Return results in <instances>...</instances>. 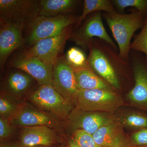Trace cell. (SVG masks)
Instances as JSON below:
<instances>
[{
  "label": "cell",
  "instance_id": "6da1fadb",
  "mask_svg": "<svg viewBox=\"0 0 147 147\" xmlns=\"http://www.w3.org/2000/svg\"><path fill=\"white\" fill-rule=\"evenodd\" d=\"M87 59L91 68L106 83L120 92L124 88V79L133 74L130 62L123 60L111 45L98 38L90 42Z\"/></svg>",
  "mask_w": 147,
  "mask_h": 147
},
{
  "label": "cell",
  "instance_id": "7a4b0ae2",
  "mask_svg": "<svg viewBox=\"0 0 147 147\" xmlns=\"http://www.w3.org/2000/svg\"><path fill=\"white\" fill-rule=\"evenodd\" d=\"M102 15L117 43L119 56L123 60L130 62L131 38L134 33L144 26L146 17L136 9L127 14L104 12Z\"/></svg>",
  "mask_w": 147,
  "mask_h": 147
},
{
  "label": "cell",
  "instance_id": "3957f363",
  "mask_svg": "<svg viewBox=\"0 0 147 147\" xmlns=\"http://www.w3.org/2000/svg\"><path fill=\"white\" fill-rule=\"evenodd\" d=\"M125 102L117 91L102 89L80 90L74 105L80 110L115 114Z\"/></svg>",
  "mask_w": 147,
  "mask_h": 147
},
{
  "label": "cell",
  "instance_id": "277c9868",
  "mask_svg": "<svg viewBox=\"0 0 147 147\" xmlns=\"http://www.w3.org/2000/svg\"><path fill=\"white\" fill-rule=\"evenodd\" d=\"M30 100L43 112L61 119H66L74 109L73 103L65 99L52 84L40 86L31 95Z\"/></svg>",
  "mask_w": 147,
  "mask_h": 147
},
{
  "label": "cell",
  "instance_id": "5b68a950",
  "mask_svg": "<svg viewBox=\"0 0 147 147\" xmlns=\"http://www.w3.org/2000/svg\"><path fill=\"white\" fill-rule=\"evenodd\" d=\"M130 62L134 84L127 94V103L147 113V57L134 51Z\"/></svg>",
  "mask_w": 147,
  "mask_h": 147
},
{
  "label": "cell",
  "instance_id": "8992f818",
  "mask_svg": "<svg viewBox=\"0 0 147 147\" xmlns=\"http://www.w3.org/2000/svg\"><path fill=\"white\" fill-rule=\"evenodd\" d=\"M77 21L78 18L69 14L54 17L38 16L30 24L28 42L33 45L40 40L56 36Z\"/></svg>",
  "mask_w": 147,
  "mask_h": 147
},
{
  "label": "cell",
  "instance_id": "52a82bcc",
  "mask_svg": "<svg viewBox=\"0 0 147 147\" xmlns=\"http://www.w3.org/2000/svg\"><path fill=\"white\" fill-rule=\"evenodd\" d=\"M35 1L24 0H1V22L18 24L23 26L30 23L39 15L40 5Z\"/></svg>",
  "mask_w": 147,
  "mask_h": 147
},
{
  "label": "cell",
  "instance_id": "ba28073f",
  "mask_svg": "<svg viewBox=\"0 0 147 147\" xmlns=\"http://www.w3.org/2000/svg\"><path fill=\"white\" fill-rule=\"evenodd\" d=\"M102 12L92 13L77 30L70 34L69 38L84 50L88 49L90 42L94 38L104 40L116 50L117 47L109 35L102 23Z\"/></svg>",
  "mask_w": 147,
  "mask_h": 147
},
{
  "label": "cell",
  "instance_id": "9c48e42d",
  "mask_svg": "<svg viewBox=\"0 0 147 147\" xmlns=\"http://www.w3.org/2000/svg\"><path fill=\"white\" fill-rule=\"evenodd\" d=\"M66 119L74 131L82 130L93 135L99 128L115 120V114L84 111L74 108Z\"/></svg>",
  "mask_w": 147,
  "mask_h": 147
},
{
  "label": "cell",
  "instance_id": "30bf717a",
  "mask_svg": "<svg viewBox=\"0 0 147 147\" xmlns=\"http://www.w3.org/2000/svg\"><path fill=\"white\" fill-rule=\"evenodd\" d=\"M70 26L56 36L40 40L34 43L28 51L26 57H35L48 64L54 65L58 55L63 49L70 35Z\"/></svg>",
  "mask_w": 147,
  "mask_h": 147
},
{
  "label": "cell",
  "instance_id": "8fae6325",
  "mask_svg": "<svg viewBox=\"0 0 147 147\" xmlns=\"http://www.w3.org/2000/svg\"><path fill=\"white\" fill-rule=\"evenodd\" d=\"M53 85L67 100L73 103L79 90L73 69L66 59H59L53 67Z\"/></svg>",
  "mask_w": 147,
  "mask_h": 147
},
{
  "label": "cell",
  "instance_id": "7c38bea8",
  "mask_svg": "<svg viewBox=\"0 0 147 147\" xmlns=\"http://www.w3.org/2000/svg\"><path fill=\"white\" fill-rule=\"evenodd\" d=\"M92 136L101 147H129L131 146L130 136L116 119L99 128Z\"/></svg>",
  "mask_w": 147,
  "mask_h": 147
},
{
  "label": "cell",
  "instance_id": "4fadbf2b",
  "mask_svg": "<svg viewBox=\"0 0 147 147\" xmlns=\"http://www.w3.org/2000/svg\"><path fill=\"white\" fill-rule=\"evenodd\" d=\"M15 67L23 70L36 80L40 86L52 84L54 66L35 57L24 56L13 61Z\"/></svg>",
  "mask_w": 147,
  "mask_h": 147
},
{
  "label": "cell",
  "instance_id": "5bb4252c",
  "mask_svg": "<svg viewBox=\"0 0 147 147\" xmlns=\"http://www.w3.org/2000/svg\"><path fill=\"white\" fill-rule=\"evenodd\" d=\"M0 30V62L5 63L11 53L23 44V26L14 24L3 23Z\"/></svg>",
  "mask_w": 147,
  "mask_h": 147
},
{
  "label": "cell",
  "instance_id": "9a60e30c",
  "mask_svg": "<svg viewBox=\"0 0 147 147\" xmlns=\"http://www.w3.org/2000/svg\"><path fill=\"white\" fill-rule=\"evenodd\" d=\"M9 121L11 125L24 127L40 125L50 127L55 123L54 119L44 112L27 107L18 110Z\"/></svg>",
  "mask_w": 147,
  "mask_h": 147
},
{
  "label": "cell",
  "instance_id": "2e32d148",
  "mask_svg": "<svg viewBox=\"0 0 147 147\" xmlns=\"http://www.w3.org/2000/svg\"><path fill=\"white\" fill-rule=\"evenodd\" d=\"M55 140L54 131L46 125L23 127L20 139L21 144L24 147L49 146Z\"/></svg>",
  "mask_w": 147,
  "mask_h": 147
},
{
  "label": "cell",
  "instance_id": "e0dca14e",
  "mask_svg": "<svg viewBox=\"0 0 147 147\" xmlns=\"http://www.w3.org/2000/svg\"><path fill=\"white\" fill-rule=\"evenodd\" d=\"M73 69L76 86L79 90L102 89L117 91L98 76L91 68L88 62L83 67Z\"/></svg>",
  "mask_w": 147,
  "mask_h": 147
},
{
  "label": "cell",
  "instance_id": "ac0fdd59",
  "mask_svg": "<svg viewBox=\"0 0 147 147\" xmlns=\"http://www.w3.org/2000/svg\"><path fill=\"white\" fill-rule=\"evenodd\" d=\"M74 0H42L39 2V16L54 17L65 15L75 8Z\"/></svg>",
  "mask_w": 147,
  "mask_h": 147
},
{
  "label": "cell",
  "instance_id": "d6986e66",
  "mask_svg": "<svg viewBox=\"0 0 147 147\" xmlns=\"http://www.w3.org/2000/svg\"><path fill=\"white\" fill-rule=\"evenodd\" d=\"M116 120L124 128L136 130L147 128V115L137 111H126L115 114Z\"/></svg>",
  "mask_w": 147,
  "mask_h": 147
},
{
  "label": "cell",
  "instance_id": "ffe728a7",
  "mask_svg": "<svg viewBox=\"0 0 147 147\" xmlns=\"http://www.w3.org/2000/svg\"><path fill=\"white\" fill-rule=\"evenodd\" d=\"M102 11L109 13L118 12L110 0H85L83 11L78 18L76 26H80L83 20L90 13Z\"/></svg>",
  "mask_w": 147,
  "mask_h": 147
},
{
  "label": "cell",
  "instance_id": "44dd1931",
  "mask_svg": "<svg viewBox=\"0 0 147 147\" xmlns=\"http://www.w3.org/2000/svg\"><path fill=\"white\" fill-rule=\"evenodd\" d=\"M32 77L29 74L16 72L11 74L8 80L10 89L15 93H21L29 88L32 82Z\"/></svg>",
  "mask_w": 147,
  "mask_h": 147
},
{
  "label": "cell",
  "instance_id": "7402d4cb",
  "mask_svg": "<svg viewBox=\"0 0 147 147\" xmlns=\"http://www.w3.org/2000/svg\"><path fill=\"white\" fill-rule=\"evenodd\" d=\"M118 13H123L125 8L133 7L147 16V0H111Z\"/></svg>",
  "mask_w": 147,
  "mask_h": 147
},
{
  "label": "cell",
  "instance_id": "603a6c76",
  "mask_svg": "<svg viewBox=\"0 0 147 147\" xmlns=\"http://www.w3.org/2000/svg\"><path fill=\"white\" fill-rule=\"evenodd\" d=\"M66 60L73 68H80L86 65L87 59L84 52L77 47H73L67 51Z\"/></svg>",
  "mask_w": 147,
  "mask_h": 147
},
{
  "label": "cell",
  "instance_id": "cb8c5ba5",
  "mask_svg": "<svg viewBox=\"0 0 147 147\" xmlns=\"http://www.w3.org/2000/svg\"><path fill=\"white\" fill-rule=\"evenodd\" d=\"M130 50L144 53L147 57V16L141 31L131 43Z\"/></svg>",
  "mask_w": 147,
  "mask_h": 147
},
{
  "label": "cell",
  "instance_id": "d4e9b609",
  "mask_svg": "<svg viewBox=\"0 0 147 147\" xmlns=\"http://www.w3.org/2000/svg\"><path fill=\"white\" fill-rule=\"evenodd\" d=\"M73 139L80 147H101L95 141L92 135L82 130L74 131Z\"/></svg>",
  "mask_w": 147,
  "mask_h": 147
},
{
  "label": "cell",
  "instance_id": "484cf974",
  "mask_svg": "<svg viewBox=\"0 0 147 147\" xmlns=\"http://www.w3.org/2000/svg\"><path fill=\"white\" fill-rule=\"evenodd\" d=\"M18 109L14 102L5 97L0 98L1 117L9 119L17 112Z\"/></svg>",
  "mask_w": 147,
  "mask_h": 147
},
{
  "label": "cell",
  "instance_id": "4316f807",
  "mask_svg": "<svg viewBox=\"0 0 147 147\" xmlns=\"http://www.w3.org/2000/svg\"><path fill=\"white\" fill-rule=\"evenodd\" d=\"M130 137L131 146H147V128L135 130Z\"/></svg>",
  "mask_w": 147,
  "mask_h": 147
},
{
  "label": "cell",
  "instance_id": "83f0119b",
  "mask_svg": "<svg viewBox=\"0 0 147 147\" xmlns=\"http://www.w3.org/2000/svg\"><path fill=\"white\" fill-rule=\"evenodd\" d=\"M9 119L5 118H0V138L5 139L9 137L12 133V129Z\"/></svg>",
  "mask_w": 147,
  "mask_h": 147
},
{
  "label": "cell",
  "instance_id": "f1b7e54d",
  "mask_svg": "<svg viewBox=\"0 0 147 147\" xmlns=\"http://www.w3.org/2000/svg\"><path fill=\"white\" fill-rule=\"evenodd\" d=\"M69 147H80L74 139H72L69 141Z\"/></svg>",
  "mask_w": 147,
  "mask_h": 147
},
{
  "label": "cell",
  "instance_id": "f546056e",
  "mask_svg": "<svg viewBox=\"0 0 147 147\" xmlns=\"http://www.w3.org/2000/svg\"><path fill=\"white\" fill-rule=\"evenodd\" d=\"M0 147H17V146L15 144H2L1 145Z\"/></svg>",
  "mask_w": 147,
  "mask_h": 147
}]
</instances>
